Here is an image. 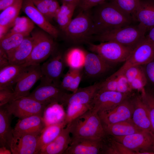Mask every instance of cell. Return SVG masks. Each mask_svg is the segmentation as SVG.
Segmentation results:
<instances>
[{
  "mask_svg": "<svg viewBox=\"0 0 154 154\" xmlns=\"http://www.w3.org/2000/svg\"><path fill=\"white\" fill-rule=\"evenodd\" d=\"M90 14L93 21L95 35L133 23L132 17L121 11L110 2H105L95 7Z\"/></svg>",
  "mask_w": 154,
  "mask_h": 154,
  "instance_id": "6da1fadb",
  "label": "cell"
},
{
  "mask_svg": "<svg viewBox=\"0 0 154 154\" xmlns=\"http://www.w3.org/2000/svg\"><path fill=\"white\" fill-rule=\"evenodd\" d=\"M68 124L72 138L100 139L106 134L98 113L91 110Z\"/></svg>",
  "mask_w": 154,
  "mask_h": 154,
  "instance_id": "7a4b0ae2",
  "label": "cell"
},
{
  "mask_svg": "<svg viewBox=\"0 0 154 154\" xmlns=\"http://www.w3.org/2000/svg\"><path fill=\"white\" fill-rule=\"evenodd\" d=\"M146 28L139 23L95 35L94 38L100 42L112 41L133 49L145 38Z\"/></svg>",
  "mask_w": 154,
  "mask_h": 154,
  "instance_id": "3957f363",
  "label": "cell"
},
{
  "mask_svg": "<svg viewBox=\"0 0 154 154\" xmlns=\"http://www.w3.org/2000/svg\"><path fill=\"white\" fill-rule=\"evenodd\" d=\"M31 33L33 47L29 58L23 64L26 67L40 64L54 52L56 48L53 37L46 33L37 30Z\"/></svg>",
  "mask_w": 154,
  "mask_h": 154,
  "instance_id": "277c9868",
  "label": "cell"
},
{
  "mask_svg": "<svg viewBox=\"0 0 154 154\" xmlns=\"http://www.w3.org/2000/svg\"><path fill=\"white\" fill-rule=\"evenodd\" d=\"M64 32L68 38L76 43L86 41L95 35L93 21L88 11H82L72 19Z\"/></svg>",
  "mask_w": 154,
  "mask_h": 154,
  "instance_id": "5b68a950",
  "label": "cell"
},
{
  "mask_svg": "<svg viewBox=\"0 0 154 154\" xmlns=\"http://www.w3.org/2000/svg\"><path fill=\"white\" fill-rule=\"evenodd\" d=\"M88 43L89 49L91 52L98 54L112 65L124 62L133 50L112 41L101 42L98 44Z\"/></svg>",
  "mask_w": 154,
  "mask_h": 154,
  "instance_id": "8992f818",
  "label": "cell"
},
{
  "mask_svg": "<svg viewBox=\"0 0 154 154\" xmlns=\"http://www.w3.org/2000/svg\"><path fill=\"white\" fill-rule=\"evenodd\" d=\"M113 137L135 154H154V135L149 132L142 130L126 136Z\"/></svg>",
  "mask_w": 154,
  "mask_h": 154,
  "instance_id": "52a82bcc",
  "label": "cell"
},
{
  "mask_svg": "<svg viewBox=\"0 0 154 154\" xmlns=\"http://www.w3.org/2000/svg\"><path fill=\"white\" fill-rule=\"evenodd\" d=\"M154 58V43L145 38L132 50L122 66L112 74L117 75L122 74L132 66H142Z\"/></svg>",
  "mask_w": 154,
  "mask_h": 154,
  "instance_id": "ba28073f",
  "label": "cell"
},
{
  "mask_svg": "<svg viewBox=\"0 0 154 154\" xmlns=\"http://www.w3.org/2000/svg\"><path fill=\"white\" fill-rule=\"evenodd\" d=\"M5 105L10 114L19 119L34 115L42 117L47 106L29 96L20 98Z\"/></svg>",
  "mask_w": 154,
  "mask_h": 154,
  "instance_id": "9c48e42d",
  "label": "cell"
},
{
  "mask_svg": "<svg viewBox=\"0 0 154 154\" xmlns=\"http://www.w3.org/2000/svg\"><path fill=\"white\" fill-rule=\"evenodd\" d=\"M39 84L28 96L39 102L47 105L53 102L62 104L66 92L60 86L51 83L42 76Z\"/></svg>",
  "mask_w": 154,
  "mask_h": 154,
  "instance_id": "30bf717a",
  "label": "cell"
},
{
  "mask_svg": "<svg viewBox=\"0 0 154 154\" xmlns=\"http://www.w3.org/2000/svg\"><path fill=\"white\" fill-rule=\"evenodd\" d=\"M109 91H99L90 103L91 109L98 113L112 109L133 94Z\"/></svg>",
  "mask_w": 154,
  "mask_h": 154,
  "instance_id": "8fae6325",
  "label": "cell"
},
{
  "mask_svg": "<svg viewBox=\"0 0 154 154\" xmlns=\"http://www.w3.org/2000/svg\"><path fill=\"white\" fill-rule=\"evenodd\" d=\"M42 76L40 64L27 66L26 70L15 84L12 101L28 96L31 89Z\"/></svg>",
  "mask_w": 154,
  "mask_h": 154,
  "instance_id": "7c38bea8",
  "label": "cell"
},
{
  "mask_svg": "<svg viewBox=\"0 0 154 154\" xmlns=\"http://www.w3.org/2000/svg\"><path fill=\"white\" fill-rule=\"evenodd\" d=\"M133 95L114 108L98 113L103 125L114 123L131 118L133 110L132 99Z\"/></svg>",
  "mask_w": 154,
  "mask_h": 154,
  "instance_id": "4fadbf2b",
  "label": "cell"
},
{
  "mask_svg": "<svg viewBox=\"0 0 154 154\" xmlns=\"http://www.w3.org/2000/svg\"><path fill=\"white\" fill-rule=\"evenodd\" d=\"M51 57L41 65L43 76L50 82L60 86L66 65L64 56L54 52Z\"/></svg>",
  "mask_w": 154,
  "mask_h": 154,
  "instance_id": "5bb4252c",
  "label": "cell"
},
{
  "mask_svg": "<svg viewBox=\"0 0 154 154\" xmlns=\"http://www.w3.org/2000/svg\"><path fill=\"white\" fill-rule=\"evenodd\" d=\"M40 135L25 134L14 136L10 150L13 154H39Z\"/></svg>",
  "mask_w": 154,
  "mask_h": 154,
  "instance_id": "9a60e30c",
  "label": "cell"
},
{
  "mask_svg": "<svg viewBox=\"0 0 154 154\" xmlns=\"http://www.w3.org/2000/svg\"><path fill=\"white\" fill-rule=\"evenodd\" d=\"M22 9L35 24L54 38L58 37L59 31L37 9L31 0H23Z\"/></svg>",
  "mask_w": 154,
  "mask_h": 154,
  "instance_id": "2e32d148",
  "label": "cell"
},
{
  "mask_svg": "<svg viewBox=\"0 0 154 154\" xmlns=\"http://www.w3.org/2000/svg\"><path fill=\"white\" fill-rule=\"evenodd\" d=\"M133 110L131 119L139 129L154 135L149 115L140 94L133 95L132 97Z\"/></svg>",
  "mask_w": 154,
  "mask_h": 154,
  "instance_id": "e0dca14e",
  "label": "cell"
},
{
  "mask_svg": "<svg viewBox=\"0 0 154 154\" xmlns=\"http://www.w3.org/2000/svg\"><path fill=\"white\" fill-rule=\"evenodd\" d=\"M46 127L42 117L40 116L19 119L13 129V137L25 134L40 135Z\"/></svg>",
  "mask_w": 154,
  "mask_h": 154,
  "instance_id": "ac0fdd59",
  "label": "cell"
},
{
  "mask_svg": "<svg viewBox=\"0 0 154 154\" xmlns=\"http://www.w3.org/2000/svg\"><path fill=\"white\" fill-rule=\"evenodd\" d=\"M102 139L72 138L71 142L64 154H101Z\"/></svg>",
  "mask_w": 154,
  "mask_h": 154,
  "instance_id": "d6986e66",
  "label": "cell"
},
{
  "mask_svg": "<svg viewBox=\"0 0 154 154\" xmlns=\"http://www.w3.org/2000/svg\"><path fill=\"white\" fill-rule=\"evenodd\" d=\"M100 82L84 88H79L71 94L66 93L63 98L62 104H90L99 90Z\"/></svg>",
  "mask_w": 154,
  "mask_h": 154,
  "instance_id": "ffe728a7",
  "label": "cell"
},
{
  "mask_svg": "<svg viewBox=\"0 0 154 154\" xmlns=\"http://www.w3.org/2000/svg\"><path fill=\"white\" fill-rule=\"evenodd\" d=\"M27 66L23 64H9L0 69V90L14 91L13 87L23 75Z\"/></svg>",
  "mask_w": 154,
  "mask_h": 154,
  "instance_id": "44dd1931",
  "label": "cell"
},
{
  "mask_svg": "<svg viewBox=\"0 0 154 154\" xmlns=\"http://www.w3.org/2000/svg\"><path fill=\"white\" fill-rule=\"evenodd\" d=\"M112 65L98 54L86 52L83 68L87 75L95 77L102 75L111 68Z\"/></svg>",
  "mask_w": 154,
  "mask_h": 154,
  "instance_id": "7402d4cb",
  "label": "cell"
},
{
  "mask_svg": "<svg viewBox=\"0 0 154 154\" xmlns=\"http://www.w3.org/2000/svg\"><path fill=\"white\" fill-rule=\"evenodd\" d=\"M70 134V125L68 124L54 141L41 149L39 154H64L72 141Z\"/></svg>",
  "mask_w": 154,
  "mask_h": 154,
  "instance_id": "603a6c76",
  "label": "cell"
},
{
  "mask_svg": "<svg viewBox=\"0 0 154 154\" xmlns=\"http://www.w3.org/2000/svg\"><path fill=\"white\" fill-rule=\"evenodd\" d=\"M33 45L32 37H26L20 45L6 54L9 64H24L30 56Z\"/></svg>",
  "mask_w": 154,
  "mask_h": 154,
  "instance_id": "cb8c5ba5",
  "label": "cell"
},
{
  "mask_svg": "<svg viewBox=\"0 0 154 154\" xmlns=\"http://www.w3.org/2000/svg\"><path fill=\"white\" fill-rule=\"evenodd\" d=\"M12 115L5 105L0 106V145L10 150L13 137V129L11 125Z\"/></svg>",
  "mask_w": 154,
  "mask_h": 154,
  "instance_id": "d4e9b609",
  "label": "cell"
},
{
  "mask_svg": "<svg viewBox=\"0 0 154 154\" xmlns=\"http://www.w3.org/2000/svg\"><path fill=\"white\" fill-rule=\"evenodd\" d=\"M134 20L144 25L147 31L154 27V0H140Z\"/></svg>",
  "mask_w": 154,
  "mask_h": 154,
  "instance_id": "484cf974",
  "label": "cell"
},
{
  "mask_svg": "<svg viewBox=\"0 0 154 154\" xmlns=\"http://www.w3.org/2000/svg\"><path fill=\"white\" fill-rule=\"evenodd\" d=\"M103 126L106 134L115 136H126L142 131L135 125L131 119Z\"/></svg>",
  "mask_w": 154,
  "mask_h": 154,
  "instance_id": "4316f807",
  "label": "cell"
},
{
  "mask_svg": "<svg viewBox=\"0 0 154 154\" xmlns=\"http://www.w3.org/2000/svg\"><path fill=\"white\" fill-rule=\"evenodd\" d=\"M66 116L63 106L58 102H54L46 106L42 117L46 126L64 121Z\"/></svg>",
  "mask_w": 154,
  "mask_h": 154,
  "instance_id": "83f0119b",
  "label": "cell"
},
{
  "mask_svg": "<svg viewBox=\"0 0 154 154\" xmlns=\"http://www.w3.org/2000/svg\"><path fill=\"white\" fill-rule=\"evenodd\" d=\"M101 141V154H135L116 140L112 135L106 134Z\"/></svg>",
  "mask_w": 154,
  "mask_h": 154,
  "instance_id": "f1b7e54d",
  "label": "cell"
},
{
  "mask_svg": "<svg viewBox=\"0 0 154 154\" xmlns=\"http://www.w3.org/2000/svg\"><path fill=\"white\" fill-rule=\"evenodd\" d=\"M127 80L123 74L111 75L104 81L100 82L99 91H109L123 93L126 89Z\"/></svg>",
  "mask_w": 154,
  "mask_h": 154,
  "instance_id": "f546056e",
  "label": "cell"
},
{
  "mask_svg": "<svg viewBox=\"0 0 154 154\" xmlns=\"http://www.w3.org/2000/svg\"><path fill=\"white\" fill-rule=\"evenodd\" d=\"M67 124L65 120L58 123L46 126L40 136L39 142L41 150L54 141Z\"/></svg>",
  "mask_w": 154,
  "mask_h": 154,
  "instance_id": "4dcf8cb0",
  "label": "cell"
},
{
  "mask_svg": "<svg viewBox=\"0 0 154 154\" xmlns=\"http://www.w3.org/2000/svg\"><path fill=\"white\" fill-rule=\"evenodd\" d=\"M29 35L9 31L0 39V51L6 54L18 46Z\"/></svg>",
  "mask_w": 154,
  "mask_h": 154,
  "instance_id": "1f68e13d",
  "label": "cell"
},
{
  "mask_svg": "<svg viewBox=\"0 0 154 154\" xmlns=\"http://www.w3.org/2000/svg\"><path fill=\"white\" fill-rule=\"evenodd\" d=\"M23 0H16L12 5L2 11L0 14V25L12 27L22 9Z\"/></svg>",
  "mask_w": 154,
  "mask_h": 154,
  "instance_id": "d6a6232c",
  "label": "cell"
},
{
  "mask_svg": "<svg viewBox=\"0 0 154 154\" xmlns=\"http://www.w3.org/2000/svg\"><path fill=\"white\" fill-rule=\"evenodd\" d=\"M76 4L62 3L54 18L60 28L64 31L72 20Z\"/></svg>",
  "mask_w": 154,
  "mask_h": 154,
  "instance_id": "836d02e7",
  "label": "cell"
},
{
  "mask_svg": "<svg viewBox=\"0 0 154 154\" xmlns=\"http://www.w3.org/2000/svg\"><path fill=\"white\" fill-rule=\"evenodd\" d=\"M86 52L78 48L70 49L64 56L66 65L72 69L83 68Z\"/></svg>",
  "mask_w": 154,
  "mask_h": 154,
  "instance_id": "e575fe53",
  "label": "cell"
},
{
  "mask_svg": "<svg viewBox=\"0 0 154 154\" xmlns=\"http://www.w3.org/2000/svg\"><path fill=\"white\" fill-rule=\"evenodd\" d=\"M38 11L49 21L54 18L60 6L56 0H31Z\"/></svg>",
  "mask_w": 154,
  "mask_h": 154,
  "instance_id": "d590c367",
  "label": "cell"
},
{
  "mask_svg": "<svg viewBox=\"0 0 154 154\" xmlns=\"http://www.w3.org/2000/svg\"><path fill=\"white\" fill-rule=\"evenodd\" d=\"M35 24L28 17L18 16L9 32L29 35L34 28Z\"/></svg>",
  "mask_w": 154,
  "mask_h": 154,
  "instance_id": "8d00e7d4",
  "label": "cell"
},
{
  "mask_svg": "<svg viewBox=\"0 0 154 154\" xmlns=\"http://www.w3.org/2000/svg\"><path fill=\"white\" fill-rule=\"evenodd\" d=\"M140 93L142 100L148 111L154 132V90L146 86Z\"/></svg>",
  "mask_w": 154,
  "mask_h": 154,
  "instance_id": "74e56055",
  "label": "cell"
},
{
  "mask_svg": "<svg viewBox=\"0 0 154 154\" xmlns=\"http://www.w3.org/2000/svg\"><path fill=\"white\" fill-rule=\"evenodd\" d=\"M110 2L123 12L131 16L134 20L140 0H111Z\"/></svg>",
  "mask_w": 154,
  "mask_h": 154,
  "instance_id": "f35d334b",
  "label": "cell"
},
{
  "mask_svg": "<svg viewBox=\"0 0 154 154\" xmlns=\"http://www.w3.org/2000/svg\"><path fill=\"white\" fill-rule=\"evenodd\" d=\"M67 106L65 120L68 124L91 109L90 104H69Z\"/></svg>",
  "mask_w": 154,
  "mask_h": 154,
  "instance_id": "ab89813d",
  "label": "cell"
},
{
  "mask_svg": "<svg viewBox=\"0 0 154 154\" xmlns=\"http://www.w3.org/2000/svg\"><path fill=\"white\" fill-rule=\"evenodd\" d=\"M122 74L126 78L129 83L136 78H146L141 66L130 67L127 69Z\"/></svg>",
  "mask_w": 154,
  "mask_h": 154,
  "instance_id": "60d3db41",
  "label": "cell"
},
{
  "mask_svg": "<svg viewBox=\"0 0 154 154\" xmlns=\"http://www.w3.org/2000/svg\"><path fill=\"white\" fill-rule=\"evenodd\" d=\"M141 66L147 80V85L154 90V58Z\"/></svg>",
  "mask_w": 154,
  "mask_h": 154,
  "instance_id": "b9f144b4",
  "label": "cell"
},
{
  "mask_svg": "<svg viewBox=\"0 0 154 154\" xmlns=\"http://www.w3.org/2000/svg\"><path fill=\"white\" fill-rule=\"evenodd\" d=\"M82 68L74 69V74L72 82L68 91L75 92L79 88V86L82 76Z\"/></svg>",
  "mask_w": 154,
  "mask_h": 154,
  "instance_id": "7bdbcfd3",
  "label": "cell"
},
{
  "mask_svg": "<svg viewBox=\"0 0 154 154\" xmlns=\"http://www.w3.org/2000/svg\"><path fill=\"white\" fill-rule=\"evenodd\" d=\"M74 74V69L69 68L68 72L65 74L61 82L60 86L65 91H68L71 85Z\"/></svg>",
  "mask_w": 154,
  "mask_h": 154,
  "instance_id": "ee69618b",
  "label": "cell"
},
{
  "mask_svg": "<svg viewBox=\"0 0 154 154\" xmlns=\"http://www.w3.org/2000/svg\"><path fill=\"white\" fill-rule=\"evenodd\" d=\"M13 91L8 89L0 90V106L6 105L12 101Z\"/></svg>",
  "mask_w": 154,
  "mask_h": 154,
  "instance_id": "f6af8a7d",
  "label": "cell"
},
{
  "mask_svg": "<svg viewBox=\"0 0 154 154\" xmlns=\"http://www.w3.org/2000/svg\"><path fill=\"white\" fill-rule=\"evenodd\" d=\"M106 0H81L79 5L82 11H89L95 7L105 2Z\"/></svg>",
  "mask_w": 154,
  "mask_h": 154,
  "instance_id": "bcb514c9",
  "label": "cell"
},
{
  "mask_svg": "<svg viewBox=\"0 0 154 154\" xmlns=\"http://www.w3.org/2000/svg\"><path fill=\"white\" fill-rule=\"evenodd\" d=\"M9 64L6 54L0 51V69Z\"/></svg>",
  "mask_w": 154,
  "mask_h": 154,
  "instance_id": "7dc6e473",
  "label": "cell"
},
{
  "mask_svg": "<svg viewBox=\"0 0 154 154\" xmlns=\"http://www.w3.org/2000/svg\"><path fill=\"white\" fill-rule=\"evenodd\" d=\"M16 0H0V10L2 11L13 4Z\"/></svg>",
  "mask_w": 154,
  "mask_h": 154,
  "instance_id": "c3c4849f",
  "label": "cell"
},
{
  "mask_svg": "<svg viewBox=\"0 0 154 154\" xmlns=\"http://www.w3.org/2000/svg\"><path fill=\"white\" fill-rule=\"evenodd\" d=\"M145 37L154 43V26L147 31Z\"/></svg>",
  "mask_w": 154,
  "mask_h": 154,
  "instance_id": "681fc988",
  "label": "cell"
},
{
  "mask_svg": "<svg viewBox=\"0 0 154 154\" xmlns=\"http://www.w3.org/2000/svg\"><path fill=\"white\" fill-rule=\"evenodd\" d=\"M9 28L7 26L0 25V39L2 38L8 33Z\"/></svg>",
  "mask_w": 154,
  "mask_h": 154,
  "instance_id": "f907efd6",
  "label": "cell"
},
{
  "mask_svg": "<svg viewBox=\"0 0 154 154\" xmlns=\"http://www.w3.org/2000/svg\"><path fill=\"white\" fill-rule=\"evenodd\" d=\"M62 3L76 4L79 5L81 0H61Z\"/></svg>",
  "mask_w": 154,
  "mask_h": 154,
  "instance_id": "816d5d0a",
  "label": "cell"
},
{
  "mask_svg": "<svg viewBox=\"0 0 154 154\" xmlns=\"http://www.w3.org/2000/svg\"><path fill=\"white\" fill-rule=\"evenodd\" d=\"M12 152L11 150L5 147H1L0 154H11Z\"/></svg>",
  "mask_w": 154,
  "mask_h": 154,
  "instance_id": "f5cc1de1",
  "label": "cell"
}]
</instances>
